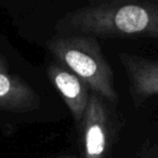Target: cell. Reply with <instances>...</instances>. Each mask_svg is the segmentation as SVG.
<instances>
[{
    "label": "cell",
    "mask_w": 158,
    "mask_h": 158,
    "mask_svg": "<svg viewBox=\"0 0 158 158\" xmlns=\"http://www.w3.org/2000/svg\"><path fill=\"white\" fill-rule=\"evenodd\" d=\"M47 73L70 110L75 123L79 126L89 102V86L78 75L58 62L51 63L47 68Z\"/></svg>",
    "instance_id": "cell-5"
},
{
    "label": "cell",
    "mask_w": 158,
    "mask_h": 158,
    "mask_svg": "<svg viewBox=\"0 0 158 158\" xmlns=\"http://www.w3.org/2000/svg\"><path fill=\"white\" fill-rule=\"evenodd\" d=\"M59 36L158 38V1L112 0L67 12L56 25Z\"/></svg>",
    "instance_id": "cell-1"
},
{
    "label": "cell",
    "mask_w": 158,
    "mask_h": 158,
    "mask_svg": "<svg viewBox=\"0 0 158 158\" xmlns=\"http://www.w3.org/2000/svg\"><path fill=\"white\" fill-rule=\"evenodd\" d=\"M47 47L57 62L78 75L89 89L109 101H117L111 67L95 37L56 36L48 41Z\"/></svg>",
    "instance_id": "cell-2"
},
{
    "label": "cell",
    "mask_w": 158,
    "mask_h": 158,
    "mask_svg": "<svg viewBox=\"0 0 158 158\" xmlns=\"http://www.w3.org/2000/svg\"><path fill=\"white\" fill-rule=\"evenodd\" d=\"M57 158H77L74 156H62V157H57Z\"/></svg>",
    "instance_id": "cell-7"
},
{
    "label": "cell",
    "mask_w": 158,
    "mask_h": 158,
    "mask_svg": "<svg viewBox=\"0 0 158 158\" xmlns=\"http://www.w3.org/2000/svg\"><path fill=\"white\" fill-rule=\"evenodd\" d=\"M118 58L126 72L130 94L136 107L151 96L158 95V60L128 53H120Z\"/></svg>",
    "instance_id": "cell-4"
},
{
    "label": "cell",
    "mask_w": 158,
    "mask_h": 158,
    "mask_svg": "<svg viewBox=\"0 0 158 158\" xmlns=\"http://www.w3.org/2000/svg\"><path fill=\"white\" fill-rule=\"evenodd\" d=\"M109 115L102 98L91 93L79 125L83 135L84 158H105L109 142Z\"/></svg>",
    "instance_id": "cell-3"
},
{
    "label": "cell",
    "mask_w": 158,
    "mask_h": 158,
    "mask_svg": "<svg viewBox=\"0 0 158 158\" xmlns=\"http://www.w3.org/2000/svg\"><path fill=\"white\" fill-rule=\"evenodd\" d=\"M38 96L20 77L14 75L0 56V109L25 112L38 105Z\"/></svg>",
    "instance_id": "cell-6"
}]
</instances>
